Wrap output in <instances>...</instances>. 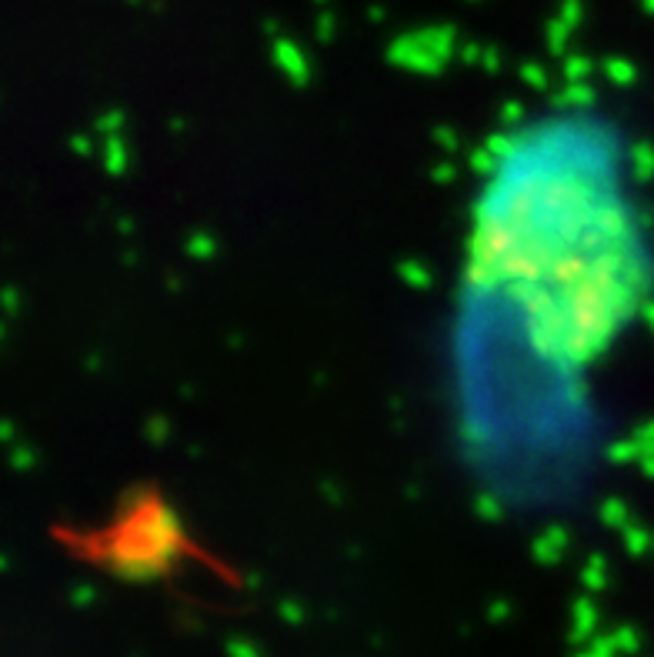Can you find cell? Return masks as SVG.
<instances>
[{
    "label": "cell",
    "mask_w": 654,
    "mask_h": 657,
    "mask_svg": "<svg viewBox=\"0 0 654 657\" xmlns=\"http://www.w3.org/2000/svg\"><path fill=\"white\" fill-rule=\"evenodd\" d=\"M568 554V531L564 527H548V531H541L538 537H534L531 544V557L538 564H558L561 557Z\"/></svg>",
    "instance_id": "1"
},
{
    "label": "cell",
    "mask_w": 654,
    "mask_h": 657,
    "mask_svg": "<svg viewBox=\"0 0 654 657\" xmlns=\"http://www.w3.org/2000/svg\"><path fill=\"white\" fill-rule=\"evenodd\" d=\"M571 644H584V641H594L598 637V607L588 597L574 601V611H571Z\"/></svg>",
    "instance_id": "2"
},
{
    "label": "cell",
    "mask_w": 654,
    "mask_h": 657,
    "mask_svg": "<svg viewBox=\"0 0 654 657\" xmlns=\"http://www.w3.org/2000/svg\"><path fill=\"white\" fill-rule=\"evenodd\" d=\"M274 61L281 64V71L291 77L294 84H304L307 77V64H304V54L297 51L291 41H277L274 44Z\"/></svg>",
    "instance_id": "3"
},
{
    "label": "cell",
    "mask_w": 654,
    "mask_h": 657,
    "mask_svg": "<svg viewBox=\"0 0 654 657\" xmlns=\"http://www.w3.org/2000/svg\"><path fill=\"white\" fill-rule=\"evenodd\" d=\"M581 584L588 587V591H601V587H608V564H604L601 554H591L588 561H584Z\"/></svg>",
    "instance_id": "4"
},
{
    "label": "cell",
    "mask_w": 654,
    "mask_h": 657,
    "mask_svg": "<svg viewBox=\"0 0 654 657\" xmlns=\"http://www.w3.org/2000/svg\"><path fill=\"white\" fill-rule=\"evenodd\" d=\"M601 524L604 527H628V507H624L618 497H608V501L601 504Z\"/></svg>",
    "instance_id": "5"
},
{
    "label": "cell",
    "mask_w": 654,
    "mask_h": 657,
    "mask_svg": "<svg viewBox=\"0 0 654 657\" xmlns=\"http://www.w3.org/2000/svg\"><path fill=\"white\" fill-rule=\"evenodd\" d=\"M398 274H401V281H408L411 287H418V291H424V287L434 284L431 281V271H428V267H421L418 261H404L398 267Z\"/></svg>",
    "instance_id": "6"
},
{
    "label": "cell",
    "mask_w": 654,
    "mask_h": 657,
    "mask_svg": "<svg viewBox=\"0 0 654 657\" xmlns=\"http://www.w3.org/2000/svg\"><path fill=\"white\" fill-rule=\"evenodd\" d=\"M634 177H638V181H651L654 177V147L651 144L634 147Z\"/></svg>",
    "instance_id": "7"
},
{
    "label": "cell",
    "mask_w": 654,
    "mask_h": 657,
    "mask_svg": "<svg viewBox=\"0 0 654 657\" xmlns=\"http://www.w3.org/2000/svg\"><path fill=\"white\" fill-rule=\"evenodd\" d=\"M104 167L111 174H121L124 167H127V154H124V144L117 141V137H111V141H107V151H104Z\"/></svg>",
    "instance_id": "8"
},
{
    "label": "cell",
    "mask_w": 654,
    "mask_h": 657,
    "mask_svg": "<svg viewBox=\"0 0 654 657\" xmlns=\"http://www.w3.org/2000/svg\"><path fill=\"white\" fill-rule=\"evenodd\" d=\"M594 101V91L591 87H584V84H568L564 91L558 94V104H568V107H574V104H591Z\"/></svg>",
    "instance_id": "9"
},
{
    "label": "cell",
    "mask_w": 654,
    "mask_h": 657,
    "mask_svg": "<svg viewBox=\"0 0 654 657\" xmlns=\"http://www.w3.org/2000/svg\"><path fill=\"white\" fill-rule=\"evenodd\" d=\"M614 654H618V644H614V637L611 634H601V637H594V641L588 644V651L574 654V657H614Z\"/></svg>",
    "instance_id": "10"
},
{
    "label": "cell",
    "mask_w": 654,
    "mask_h": 657,
    "mask_svg": "<svg viewBox=\"0 0 654 657\" xmlns=\"http://www.w3.org/2000/svg\"><path fill=\"white\" fill-rule=\"evenodd\" d=\"M648 541H651V537L644 534L641 527H634V524L624 527V544H628L631 554H644V551H648Z\"/></svg>",
    "instance_id": "11"
},
{
    "label": "cell",
    "mask_w": 654,
    "mask_h": 657,
    "mask_svg": "<svg viewBox=\"0 0 654 657\" xmlns=\"http://www.w3.org/2000/svg\"><path fill=\"white\" fill-rule=\"evenodd\" d=\"M214 237H207V234H194L191 241H187V254H194L197 261H204V257H211L214 254Z\"/></svg>",
    "instance_id": "12"
},
{
    "label": "cell",
    "mask_w": 654,
    "mask_h": 657,
    "mask_svg": "<svg viewBox=\"0 0 654 657\" xmlns=\"http://www.w3.org/2000/svg\"><path fill=\"white\" fill-rule=\"evenodd\" d=\"M604 74H608L611 81H618V84H628L631 77H634L631 64H628V61H614V57H611L608 64H604Z\"/></svg>",
    "instance_id": "13"
},
{
    "label": "cell",
    "mask_w": 654,
    "mask_h": 657,
    "mask_svg": "<svg viewBox=\"0 0 654 657\" xmlns=\"http://www.w3.org/2000/svg\"><path fill=\"white\" fill-rule=\"evenodd\" d=\"M494 161H498V157H494L488 147H478V151L471 154V167H474V174H491L494 171Z\"/></svg>",
    "instance_id": "14"
},
{
    "label": "cell",
    "mask_w": 654,
    "mask_h": 657,
    "mask_svg": "<svg viewBox=\"0 0 654 657\" xmlns=\"http://www.w3.org/2000/svg\"><path fill=\"white\" fill-rule=\"evenodd\" d=\"M614 644H618V654H634L638 651V634L631 631V627H621V631H614Z\"/></svg>",
    "instance_id": "15"
},
{
    "label": "cell",
    "mask_w": 654,
    "mask_h": 657,
    "mask_svg": "<svg viewBox=\"0 0 654 657\" xmlns=\"http://www.w3.org/2000/svg\"><path fill=\"white\" fill-rule=\"evenodd\" d=\"M588 71H591V64L584 61V57H568V61H564V77H568L571 84H578Z\"/></svg>",
    "instance_id": "16"
},
{
    "label": "cell",
    "mask_w": 654,
    "mask_h": 657,
    "mask_svg": "<svg viewBox=\"0 0 654 657\" xmlns=\"http://www.w3.org/2000/svg\"><path fill=\"white\" fill-rule=\"evenodd\" d=\"M227 657H264L251 641H244V637H234V641H227Z\"/></svg>",
    "instance_id": "17"
},
{
    "label": "cell",
    "mask_w": 654,
    "mask_h": 657,
    "mask_svg": "<svg viewBox=\"0 0 654 657\" xmlns=\"http://www.w3.org/2000/svg\"><path fill=\"white\" fill-rule=\"evenodd\" d=\"M474 511H478V514L484 517V521H491V524H494V521H498V517H501V507L494 504L488 494H481L478 501H474Z\"/></svg>",
    "instance_id": "18"
},
{
    "label": "cell",
    "mask_w": 654,
    "mask_h": 657,
    "mask_svg": "<svg viewBox=\"0 0 654 657\" xmlns=\"http://www.w3.org/2000/svg\"><path fill=\"white\" fill-rule=\"evenodd\" d=\"M564 31H568V24H564L561 17H554L551 27H548V44H551V51H554V54H561V47H564Z\"/></svg>",
    "instance_id": "19"
},
{
    "label": "cell",
    "mask_w": 654,
    "mask_h": 657,
    "mask_svg": "<svg viewBox=\"0 0 654 657\" xmlns=\"http://www.w3.org/2000/svg\"><path fill=\"white\" fill-rule=\"evenodd\" d=\"M521 77H524L528 84H534V87H548V77H544V71H541L538 64H524V67H521Z\"/></svg>",
    "instance_id": "20"
},
{
    "label": "cell",
    "mask_w": 654,
    "mask_h": 657,
    "mask_svg": "<svg viewBox=\"0 0 654 657\" xmlns=\"http://www.w3.org/2000/svg\"><path fill=\"white\" fill-rule=\"evenodd\" d=\"M434 141H438L444 151H458V134H451L448 127H438V131H434Z\"/></svg>",
    "instance_id": "21"
},
{
    "label": "cell",
    "mask_w": 654,
    "mask_h": 657,
    "mask_svg": "<svg viewBox=\"0 0 654 657\" xmlns=\"http://www.w3.org/2000/svg\"><path fill=\"white\" fill-rule=\"evenodd\" d=\"M117 127H121V114H104L101 121H97V131L101 134H117Z\"/></svg>",
    "instance_id": "22"
},
{
    "label": "cell",
    "mask_w": 654,
    "mask_h": 657,
    "mask_svg": "<svg viewBox=\"0 0 654 657\" xmlns=\"http://www.w3.org/2000/svg\"><path fill=\"white\" fill-rule=\"evenodd\" d=\"M281 617H284V621H291V624H301V621H304L301 607L291 604V601H284V604H281Z\"/></svg>",
    "instance_id": "23"
},
{
    "label": "cell",
    "mask_w": 654,
    "mask_h": 657,
    "mask_svg": "<svg viewBox=\"0 0 654 657\" xmlns=\"http://www.w3.org/2000/svg\"><path fill=\"white\" fill-rule=\"evenodd\" d=\"M431 177H434V181H438V184H451L458 174H454V167H451V164H438V167H434V174H431Z\"/></svg>",
    "instance_id": "24"
},
{
    "label": "cell",
    "mask_w": 654,
    "mask_h": 657,
    "mask_svg": "<svg viewBox=\"0 0 654 657\" xmlns=\"http://www.w3.org/2000/svg\"><path fill=\"white\" fill-rule=\"evenodd\" d=\"M558 17L564 24H571L574 17H578V0H561V14Z\"/></svg>",
    "instance_id": "25"
},
{
    "label": "cell",
    "mask_w": 654,
    "mask_h": 657,
    "mask_svg": "<svg viewBox=\"0 0 654 657\" xmlns=\"http://www.w3.org/2000/svg\"><path fill=\"white\" fill-rule=\"evenodd\" d=\"M501 117H504V124H514L521 117V107L518 104H504L501 107Z\"/></svg>",
    "instance_id": "26"
},
{
    "label": "cell",
    "mask_w": 654,
    "mask_h": 657,
    "mask_svg": "<svg viewBox=\"0 0 654 657\" xmlns=\"http://www.w3.org/2000/svg\"><path fill=\"white\" fill-rule=\"evenodd\" d=\"M508 614H511V604L508 601H498V604L491 607V621H504Z\"/></svg>",
    "instance_id": "27"
},
{
    "label": "cell",
    "mask_w": 654,
    "mask_h": 657,
    "mask_svg": "<svg viewBox=\"0 0 654 657\" xmlns=\"http://www.w3.org/2000/svg\"><path fill=\"white\" fill-rule=\"evenodd\" d=\"M91 597H94L91 587H77V591H74V604H91Z\"/></svg>",
    "instance_id": "28"
},
{
    "label": "cell",
    "mask_w": 654,
    "mask_h": 657,
    "mask_svg": "<svg viewBox=\"0 0 654 657\" xmlns=\"http://www.w3.org/2000/svg\"><path fill=\"white\" fill-rule=\"evenodd\" d=\"M481 61H484V67H488V71H498V54H494L491 47H488V51L481 54Z\"/></svg>",
    "instance_id": "29"
},
{
    "label": "cell",
    "mask_w": 654,
    "mask_h": 657,
    "mask_svg": "<svg viewBox=\"0 0 654 657\" xmlns=\"http://www.w3.org/2000/svg\"><path fill=\"white\" fill-rule=\"evenodd\" d=\"M638 464L644 467V474H651V477H654V451H648V454H644Z\"/></svg>",
    "instance_id": "30"
},
{
    "label": "cell",
    "mask_w": 654,
    "mask_h": 657,
    "mask_svg": "<svg viewBox=\"0 0 654 657\" xmlns=\"http://www.w3.org/2000/svg\"><path fill=\"white\" fill-rule=\"evenodd\" d=\"M74 151L77 154H91V141H87V137H74Z\"/></svg>",
    "instance_id": "31"
},
{
    "label": "cell",
    "mask_w": 654,
    "mask_h": 657,
    "mask_svg": "<svg viewBox=\"0 0 654 657\" xmlns=\"http://www.w3.org/2000/svg\"><path fill=\"white\" fill-rule=\"evenodd\" d=\"M644 317H648V324H651V331H654V304L644 307Z\"/></svg>",
    "instance_id": "32"
}]
</instances>
